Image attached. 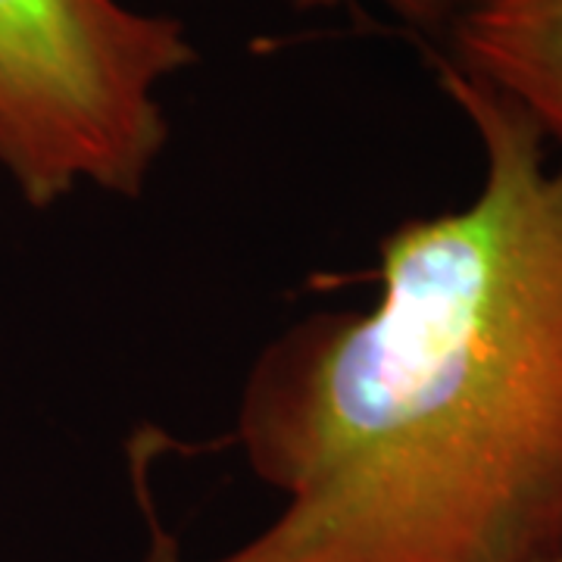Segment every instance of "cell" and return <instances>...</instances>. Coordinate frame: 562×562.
I'll use <instances>...</instances> for the list:
<instances>
[{"mask_svg": "<svg viewBox=\"0 0 562 562\" xmlns=\"http://www.w3.org/2000/svg\"><path fill=\"white\" fill-rule=\"evenodd\" d=\"M475 198L379 244V297L266 344L232 441L281 513L191 560L132 465L140 562H541L562 553V166L519 103L435 60Z\"/></svg>", "mask_w": 562, "mask_h": 562, "instance_id": "obj_1", "label": "cell"}, {"mask_svg": "<svg viewBox=\"0 0 562 562\" xmlns=\"http://www.w3.org/2000/svg\"><path fill=\"white\" fill-rule=\"evenodd\" d=\"M201 60L184 22L120 0H0V172L32 210L138 198L169 144L160 88Z\"/></svg>", "mask_w": 562, "mask_h": 562, "instance_id": "obj_2", "label": "cell"}, {"mask_svg": "<svg viewBox=\"0 0 562 562\" xmlns=\"http://www.w3.org/2000/svg\"><path fill=\"white\" fill-rule=\"evenodd\" d=\"M447 38V60L519 103L562 150V0H475Z\"/></svg>", "mask_w": 562, "mask_h": 562, "instance_id": "obj_3", "label": "cell"}, {"mask_svg": "<svg viewBox=\"0 0 562 562\" xmlns=\"http://www.w3.org/2000/svg\"><path fill=\"white\" fill-rule=\"evenodd\" d=\"M541 562H562V553L560 557H553V560H541Z\"/></svg>", "mask_w": 562, "mask_h": 562, "instance_id": "obj_5", "label": "cell"}, {"mask_svg": "<svg viewBox=\"0 0 562 562\" xmlns=\"http://www.w3.org/2000/svg\"><path fill=\"white\" fill-rule=\"evenodd\" d=\"M288 3L301 13H313V10L341 7L347 0H288ZM382 3L394 16H401L409 29L431 32V35H450L453 25L462 20V13L475 0H382Z\"/></svg>", "mask_w": 562, "mask_h": 562, "instance_id": "obj_4", "label": "cell"}]
</instances>
